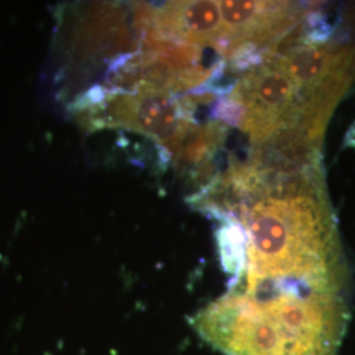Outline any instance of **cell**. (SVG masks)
Instances as JSON below:
<instances>
[{"mask_svg": "<svg viewBox=\"0 0 355 355\" xmlns=\"http://www.w3.org/2000/svg\"><path fill=\"white\" fill-rule=\"evenodd\" d=\"M89 114H94L89 119L91 124L137 132L174 157L195 124L189 102L179 101L171 91L146 83L99 96Z\"/></svg>", "mask_w": 355, "mask_h": 355, "instance_id": "cell-1", "label": "cell"}, {"mask_svg": "<svg viewBox=\"0 0 355 355\" xmlns=\"http://www.w3.org/2000/svg\"><path fill=\"white\" fill-rule=\"evenodd\" d=\"M228 101L240 111L239 127L257 146L293 127L300 111L299 89L266 54L237 80Z\"/></svg>", "mask_w": 355, "mask_h": 355, "instance_id": "cell-2", "label": "cell"}, {"mask_svg": "<svg viewBox=\"0 0 355 355\" xmlns=\"http://www.w3.org/2000/svg\"><path fill=\"white\" fill-rule=\"evenodd\" d=\"M133 10L142 40H170L225 53V33L218 1H168L161 6L136 3Z\"/></svg>", "mask_w": 355, "mask_h": 355, "instance_id": "cell-3", "label": "cell"}]
</instances>
